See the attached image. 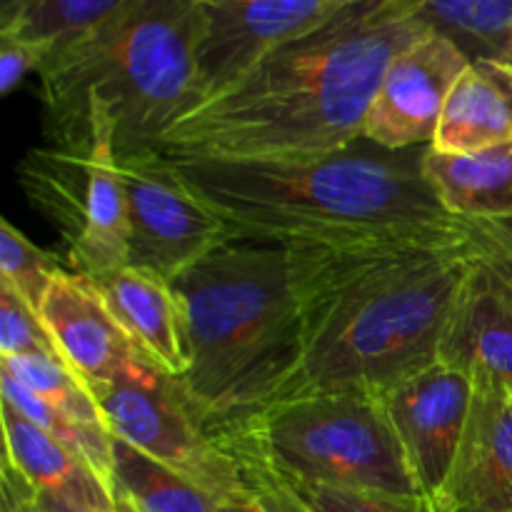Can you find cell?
<instances>
[{"mask_svg": "<svg viewBox=\"0 0 512 512\" xmlns=\"http://www.w3.org/2000/svg\"><path fill=\"white\" fill-rule=\"evenodd\" d=\"M428 30L413 0H350L175 120L158 153L288 160L353 145L390 60Z\"/></svg>", "mask_w": 512, "mask_h": 512, "instance_id": "6da1fadb", "label": "cell"}, {"mask_svg": "<svg viewBox=\"0 0 512 512\" xmlns=\"http://www.w3.org/2000/svg\"><path fill=\"white\" fill-rule=\"evenodd\" d=\"M428 148L360 138L308 158H165L233 240L333 250L465 240L470 223L450 215L425 178Z\"/></svg>", "mask_w": 512, "mask_h": 512, "instance_id": "7a4b0ae2", "label": "cell"}, {"mask_svg": "<svg viewBox=\"0 0 512 512\" xmlns=\"http://www.w3.org/2000/svg\"><path fill=\"white\" fill-rule=\"evenodd\" d=\"M340 253L228 238L170 283L188 345L178 380L215 438L270 408L293 378L313 300Z\"/></svg>", "mask_w": 512, "mask_h": 512, "instance_id": "3957f363", "label": "cell"}, {"mask_svg": "<svg viewBox=\"0 0 512 512\" xmlns=\"http://www.w3.org/2000/svg\"><path fill=\"white\" fill-rule=\"evenodd\" d=\"M470 270V235L343 250L310 308L303 358L273 405L343 388L385 395L438 363L445 320Z\"/></svg>", "mask_w": 512, "mask_h": 512, "instance_id": "277c9868", "label": "cell"}, {"mask_svg": "<svg viewBox=\"0 0 512 512\" xmlns=\"http://www.w3.org/2000/svg\"><path fill=\"white\" fill-rule=\"evenodd\" d=\"M50 143L88 145L108 130L118 158L158 150L203 100L190 0H130L40 68Z\"/></svg>", "mask_w": 512, "mask_h": 512, "instance_id": "5b68a950", "label": "cell"}, {"mask_svg": "<svg viewBox=\"0 0 512 512\" xmlns=\"http://www.w3.org/2000/svg\"><path fill=\"white\" fill-rule=\"evenodd\" d=\"M240 465L298 483L420 495L380 393L325 390L270 405L223 438Z\"/></svg>", "mask_w": 512, "mask_h": 512, "instance_id": "8992f818", "label": "cell"}, {"mask_svg": "<svg viewBox=\"0 0 512 512\" xmlns=\"http://www.w3.org/2000/svg\"><path fill=\"white\" fill-rule=\"evenodd\" d=\"M18 180L30 205L63 238L70 270L100 278L128 265V210L108 130L78 148L50 143L30 150Z\"/></svg>", "mask_w": 512, "mask_h": 512, "instance_id": "52a82bcc", "label": "cell"}, {"mask_svg": "<svg viewBox=\"0 0 512 512\" xmlns=\"http://www.w3.org/2000/svg\"><path fill=\"white\" fill-rule=\"evenodd\" d=\"M90 393L113 438L175 470L223 505L255 498L240 460L205 428L175 375L138 358Z\"/></svg>", "mask_w": 512, "mask_h": 512, "instance_id": "ba28073f", "label": "cell"}, {"mask_svg": "<svg viewBox=\"0 0 512 512\" xmlns=\"http://www.w3.org/2000/svg\"><path fill=\"white\" fill-rule=\"evenodd\" d=\"M128 210V265L173 283L228 233L158 150L118 158Z\"/></svg>", "mask_w": 512, "mask_h": 512, "instance_id": "9c48e42d", "label": "cell"}, {"mask_svg": "<svg viewBox=\"0 0 512 512\" xmlns=\"http://www.w3.org/2000/svg\"><path fill=\"white\" fill-rule=\"evenodd\" d=\"M190 3L198 20L200 93L205 100L228 88L265 53L298 38L350 0H190Z\"/></svg>", "mask_w": 512, "mask_h": 512, "instance_id": "30bf717a", "label": "cell"}, {"mask_svg": "<svg viewBox=\"0 0 512 512\" xmlns=\"http://www.w3.org/2000/svg\"><path fill=\"white\" fill-rule=\"evenodd\" d=\"M470 58L445 35L428 30L385 68L363 123V138L388 150L433 145L445 103Z\"/></svg>", "mask_w": 512, "mask_h": 512, "instance_id": "8fae6325", "label": "cell"}, {"mask_svg": "<svg viewBox=\"0 0 512 512\" xmlns=\"http://www.w3.org/2000/svg\"><path fill=\"white\" fill-rule=\"evenodd\" d=\"M383 400L415 483L430 500L448 478L463 440L473 383L458 370L433 363L390 388Z\"/></svg>", "mask_w": 512, "mask_h": 512, "instance_id": "7c38bea8", "label": "cell"}, {"mask_svg": "<svg viewBox=\"0 0 512 512\" xmlns=\"http://www.w3.org/2000/svg\"><path fill=\"white\" fill-rule=\"evenodd\" d=\"M430 512H512V395L475 383L468 425Z\"/></svg>", "mask_w": 512, "mask_h": 512, "instance_id": "4fadbf2b", "label": "cell"}, {"mask_svg": "<svg viewBox=\"0 0 512 512\" xmlns=\"http://www.w3.org/2000/svg\"><path fill=\"white\" fill-rule=\"evenodd\" d=\"M40 320L63 363L88 390L110 383L140 358L93 280L70 268L60 270L50 283Z\"/></svg>", "mask_w": 512, "mask_h": 512, "instance_id": "5bb4252c", "label": "cell"}, {"mask_svg": "<svg viewBox=\"0 0 512 512\" xmlns=\"http://www.w3.org/2000/svg\"><path fill=\"white\" fill-rule=\"evenodd\" d=\"M438 363L463 373L473 385H498L512 395V310L475 260L445 320Z\"/></svg>", "mask_w": 512, "mask_h": 512, "instance_id": "9a60e30c", "label": "cell"}, {"mask_svg": "<svg viewBox=\"0 0 512 512\" xmlns=\"http://www.w3.org/2000/svg\"><path fill=\"white\" fill-rule=\"evenodd\" d=\"M90 280L140 358L180 378L188 370V345L173 285L133 265Z\"/></svg>", "mask_w": 512, "mask_h": 512, "instance_id": "2e32d148", "label": "cell"}, {"mask_svg": "<svg viewBox=\"0 0 512 512\" xmlns=\"http://www.w3.org/2000/svg\"><path fill=\"white\" fill-rule=\"evenodd\" d=\"M512 140V63L470 60L455 80L430 148L448 155L478 153Z\"/></svg>", "mask_w": 512, "mask_h": 512, "instance_id": "e0dca14e", "label": "cell"}, {"mask_svg": "<svg viewBox=\"0 0 512 512\" xmlns=\"http://www.w3.org/2000/svg\"><path fill=\"white\" fill-rule=\"evenodd\" d=\"M5 458L35 493L63 495L90 505H115V495L83 458L30 423L13 405L0 400Z\"/></svg>", "mask_w": 512, "mask_h": 512, "instance_id": "ac0fdd59", "label": "cell"}, {"mask_svg": "<svg viewBox=\"0 0 512 512\" xmlns=\"http://www.w3.org/2000/svg\"><path fill=\"white\" fill-rule=\"evenodd\" d=\"M423 173L455 218L503 220L512 215V140L465 155L428 148Z\"/></svg>", "mask_w": 512, "mask_h": 512, "instance_id": "d6986e66", "label": "cell"}, {"mask_svg": "<svg viewBox=\"0 0 512 512\" xmlns=\"http://www.w3.org/2000/svg\"><path fill=\"white\" fill-rule=\"evenodd\" d=\"M128 3L130 0H0V35L35 45L48 60L108 23Z\"/></svg>", "mask_w": 512, "mask_h": 512, "instance_id": "ffe728a7", "label": "cell"}, {"mask_svg": "<svg viewBox=\"0 0 512 512\" xmlns=\"http://www.w3.org/2000/svg\"><path fill=\"white\" fill-rule=\"evenodd\" d=\"M115 503L133 512H220L223 503L175 470L113 438Z\"/></svg>", "mask_w": 512, "mask_h": 512, "instance_id": "44dd1931", "label": "cell"}, {"mask_svg": "<svg viewBox=\"0 0 512 512\" xmlns=\"http://www.w3.org/2000/svg\"><path fill=\"white\" fill-rule=\"evenodd\" d=\"M433 33L453 40L470 60L512 63V0H413Z\"/></svg>", "mask_w": 512, "mask_h": 512, "instance_id": "7402d4cb", "label": "cell"}, {"mask_svg": "<svg viewBox=\"0 0 512 512\" xmlns=\"http://www.w3.org/2000/svg\"><path fill=\"white\" fill-rule=\"evenodd\" d=\"M0 400L13 405L30 423H35L50 438H55L65 448L73 450L113 490V433L108 430V425L83 423V420L53 408V405L45 403L40 395L25 388L18 378H13L3 368H0Z\"/></svg>", "mask_w": 512, "mask_h": 512, "instance_id": "603a6c76", "label": "cell"}, {"mask_svg": "<svg viewBox=\"0 0 512 512\" xmlns=\"http://www.w3.org/2000/svg\"><path fill=\"white\" fill-rule=\"evenodd\" d=\"M0 368L8 370L13 378H18L25 388L33 390L53 408L83 423L105 425L93 393L63 360L50 355H15V358H0Z\"/></svg>", "mask_w": 512, "mask_h": 512, "instance_id": "cb8c5ba5", "label": "cell"}, {"mask_svg": "<svg viewBox=\"0 0 512 512\" xmlns=\"http://www.w3.org/2000/svg\"><path fill=\"white\" fill-rule=\"evenodd\" d=\"M243 470H255V473L270 478L308 512H430L428 498H420V495H393L380 493V490L298 483V480H285L268 470L255 468V465H243Z\"/></svg>", "mask_w": 512, "mask_h": 512, "instance_id": "d4e9b609", "label": "cell"}, {"mask_svg": "<svg viewBox=\"0 0 512 512\" xmlns=\"http://www.w3.org/2000/svg\"><path fill=\"white\" fill-rule=\"evenodd\" d=\"M60 270L65 265L58 255L30 243L10 220H0V283L13 288L38 315Z\"/></svg>", "mask_w": 512, "mask_h": 512, "instance_id": "484cf974", "label": "cell"}, {"mask_svg": "<svg viewBox=\"0 0 512 512\" xmlns=\"http://www.w3.org/2000/svg\"><path fill=\"white\" fill-rule=\"evenodd\" d=\"M50 355L60 358L40 315L5 283H0V358Z\"/></svg>", "mask_w": 512, "mask_h": 512, "instance_id": "4316f807", "label": "cell"}, {"mask_svg": "<svg viewBox=\"0 0 512 512\" xmlns=\"http://www.w3.org/2000/svg\"><path fill=\"white\" fill-rule=\"evenodd\" d=\"M470 253L498 298L512 310V238L490 220H468Z\"/></svg>", "mask_w": 512, "mask_h": 512, "instance_id": "83f0119b", "label": "cell"}, {"mask_svg": "<svg viewBox=\"0 0 512 512\" xmlns=\"http://www.w3.org/2000/svg\"><path fill=\"white\" fill-rule=\"evenodd\" d=\"M45 63L43 50L25 40L0 35V95H10L25 75L40 73Z\"/></svg>", "mask_w": 512, "mask_h": 512, "instance_id": "f1b7e54d", "label": "cell"}, {"mask_svg": "<svg viewBox=\"0 0 512 512\" xmlns=\"http://www.w3.org/2000/svg\"><path fill=\"white\" fill-rule=\"evenodd\" d=\"M243 473H245V480H248V485L253 488L255 498H258L270 512H308L298 503V500L290 498V495L285 493L280 485H275L270 478L255 473V470H243Z\"/></svg>", "mask_w": 512, "mask_h": 512, "instance_id": "f546056e", "label": "cell"}, {"mask_svg": "<svg viewBox=\"0 0 512 512\" xmlns=\"http://www.w3.org/2000/svg\"><path fill=\"white\" fill-rule=\"evenodd\" d=\"M35 490L3 463V512H33Z\"/></svg>", "mask_w": 512, "mask_h": 512, "instance_id": "4dcf8cb0", "label": "cell"}, {"mask_svg": "<svg viewBox=\"0 0 512 512\" xmlns=\"http://www.w3.org/2000/svg\"><path fill=\"white\" fill-rule=\"evenodd\" d=\"M35 508L38 512H120L118 503L115 505H90L80 500L63 498V495L35 493Z\"/></svg>", "mask_w": 512, "mask_h": 512, "instance_id": "1f68e13d", "label": "cell"}, {"mask_svg": "<svg viewBox=\"0 0 512 512\" xmlns=\"http://www.w3.org/2000/svg\"><path fill=\"white\" fill-rule=\"evenodd\" d=\"M220 512H270L265 508L263 503H260L258 498H250V500H243V503H228L220 508Z\"/></svg>", "mask_w": 512, "mask_h": 512, "instance_id": "d6a6232c", "label": "cell"}, {"mask_svg": "<svg viewBox=\"0 0 512 512\" xmlns=\"http://www.w3.org/2000/svg\"><path fill=\"white\" fill-rule=\"evenodd\" d=\"M490 223L498 225L500 230H505V233H508L512 238V215H510V218H503V220H490Z\"/></svg>", "mask_w": 512, "mask_h": 512, "instance_id": "836d02e7", "label": "cell"}, {"mask_svg": "<svg viewBox=\"0 0 512 512\" xmlns=\"http://www.w3.org/2000/svg\"><path fill=\"white\" fill-rule=\"evenodd\" d=\"M118 510H120V512H133V510L128 508V505H123V503H118Z\"/></svg>", "mask_w": 512, "mask_h": 512, "instance_id": "e575fe53", "label": "cell"}, {"mask_svg": "<svg viewBox=\"0 0 512 512\" xmlns=\"http://www.w3.org/2000/svg\"><path fill=\"white\" fill-rule=\"evenodd\" d=\"M33 512H38V508H35V493H33Z\"/></svg>", "mask_w": 512, "mask_h": 512, "instance_id": "d590c367", "label": "cell"}]
</instances>
